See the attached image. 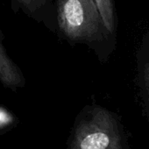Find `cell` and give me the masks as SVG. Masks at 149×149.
I'll return each mask as SVG.
<instances>
[{
    "mask_svg": "<svg viewBox=\"0 0 149 149\" xmlns=\"http://www.w3.org/2000/svg\"><path fill=\"white\" fill-rule=\"evenodd\" d=\"M68 149H121L118 122L108 110L86 105L77 114L68 139Z\"/></svg>",
    "mask_w": 149,
    "mask_h": 149,
    "instance_id": "2",
    "label": "cell"
},
{
    "mask_svg": "<svg viewBox=\"0 0 149 149\" xmlns=\"http://www.w3.org/2000/svg\"><path fill=\"white\" fill-rule=\"evenodd\" d=\"M56 34L71 46L84 45L98 55L112 34L105 27L94 0H54Z\"/></svg>",
    "mask_w": 149,
    "mask_h": 149,
    "instance_id": "1",
    "label": "cell"
},
{
    "mask_svg": "<svg viewBox=\"0 0 149 149\" xmlns=\"http://www.w3.org/2000/svg\"><path fill=\"white\" fill-rule=\"evenodd\" d=\"M142 79L145 87V91L146 93V97L149 102V60L146 62L143 71H142Z\"/></svg>",
    "mask_w": 149,
    "mask_h": 149,
    "instance_id": "7",
    "label": "cell"
},
{
    "mask_svg": "<svg viewBox=\"0 0 149 149\" xmlns=\"http://www.w3.org/2000/svg\"><path fill=\"white\" fill-rule=\"evenodd\" d=\"M0 84L6 89L16 92L26 86V81L22 69L11 58L5 45L4 34L0 29Z\"/></svg>",
    "mask_w": 149,
    "mask_h": 149,
    "instance_id": "4",
    "label": "cell"
},
{
    "mask_svg": "<svg viewBox=\"0 0 149 149\" xmlns=\"http://www.w3.org/2000/svg\"><path fill=\"white\" fill-rule=\"evenodd\" d=\"M14 13H21L56 34L57 21L54 0H11Z\"/></svg>",
    "mask_w": 149,
    "mask_h": 149,
    "instance_id": "3",
    "label": "cell"
},
{
    "mask_svg": "<svg viewBox=\"0 0 149 149\" xmlns=\"http://www.w3.org/2000/svg\"><path fill=\"white\" fill-rule=\"evenodd\" d=\"M19 123V118L10 110L0 106V135H2L15 127Z\"/></svg>",
    "mask_w": 149,
    "mask_h": 149,
    "instance_id": "6",
    "label": "cell"
},
{
    "mask_svg": "<svg viewBox=\"0 0 149 149\" xmlns=\"http://www.w3.org/2000/svg\"><path fill=\"white\" fill-rule=\"evenodd\" d=\"M104 24L107 30L113 34L116 29V18L113 0H94Z\"/></svg>",
    "mask_w": 149,
    "mask_h": 149,
    "instance_id": "5",
    "label": "cell"
}]
</instances>
